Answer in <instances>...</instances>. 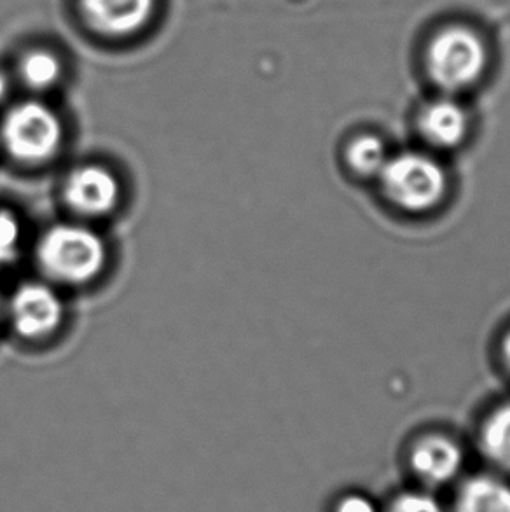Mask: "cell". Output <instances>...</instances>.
<instances>
[{"mask_svg":"<svg viewBox=\"0 0 510 512\" xmlns=\"http://www.w3.org/2000/svg\"><path fill=\"white\" fill-rule=\"evenodd\" d=\"M35 263L42 278L56 287H86L102 277L109 245L90 222H56L35 243Z\"/></svg>","mask_w":510,"mask_h":512,"instance_id":"cell-1","label":"cell"},{"mask_svg":"<svg viewBox=\"0 0 510 512\" xmlns=\"http://www.w3.org/2000/svg\"><path fill=\"white\" fill-rule=\"evenodd\" d=\"M65 125L60 114L41 100L11 105L0 119V146L23 167H42L62 153Z\"/></svg>","mask_w":510,"mask_h":512,"instance_id":"cell-2","label":"cell"},{"mask_svg":"<svg viewBox=\"0 0 510 512\" xmlns=\"http://www.w3.org/2000/svg\"><path fill=\"white\" fill-rule=\"evenodd\" d=\"M486 65V44L470 28H446L428 46V74L446 95L469 90L483 77Z\"/></svg>","mask_w":510,"mask_h":512,"instance_id":"cell-3","label":"cell"},{"mask_svg":"<svg viewBox=\"0 0 510 512\" xmlns=\"http://www.w3.org/2000/svg\"><path fill=\"white\" fill-rule=\"evenodd\" d=\"M386 198L406 212H427L444 198L448 179L441 163L425 153H400L380 173Z\"/></svg>","mask_w":510,"mask_h":512,"instance_id":"cell-4","label":"cell"},{"mask_svg":"<svg viewBox=\"0 0 510 512\" xmlns=\"http://www.w3.org/2000/svg\"><path fill=\"white\" fill-rule=\"evenodd\" d=\"M4 317L21 340L30 343L49 340L67 319L62 289L44 278L21 282L6 299Z\"/></svg>","mask_w":510,"mask_h":512,"instance_id":"cell-5","label":"cell"},{"mask_svg":"<svg viewBox=\"0 0 510 512\" xmlns=\"http://www.w3.org/2000/svg\"><path fill=\"white\" fill-rule=\"evenodd\" d=\"M63 203L79 221L90 222L114 214L123 200V182L104 163H83L63 180Z\"/></svg>","mask_w":510,"mask_h":512,"instance_id":"cell-6","label":"cell"},{"mask_svg":"<svg viewBox=\"0 0 510 512\" xmlns=\"http://www.w3.org/2000/svg\"><path fill=\"white\" fill-rule=\"evenodd\" d=\"M418 128L428 146L455 149L469 130V114L456 98L442 95L421 109Z\"/></svg>","mask_w":510,"mask_h":512,"instance_id":"cell-7","label":"cell"},{"mask_svg":"<svg viewBox=\"0 0 510 512\" xmlns=\"http://www.w3.org/2000/svg\"><path fill=\"white\" fill-rule=\"evenodd\" d=\"M156 0H81L84 18L91 27L107 35H130L144 28Z\"/></svg>","mask_w":510,"mask_h":512,"instance_id":"cell-8","label":"cell"},{"mask_svg":"<svg viewBox=\"0 0 510 512\" xmlns=\"http://www.w3.org/2000/svg\"><path fill=\"white\" fill-rule=\"evenodd\" d=\"M411 464L416 476L427 485H446L462 469L463 453L448 437H425L416 444Z\"/></svg>","mask_w":510,"mask_h":512,"instance_id":"cell-9","label":"cell"},{"mask_svg":"<svg viewBox=\"0 0 510 512\" xmlns=\"http://www.w3.org/2000/svg\"><path fill=\"white\" fill-rule=\"evenodd\" d=\"M456 512H510V486L491 476L470 479L460 490Z\"/></svg>","mask_w":510,"mask_h":512,"instance_id":"cell-10","label":"cell"},{"mask_svg":"<svg viewBox=\"0 0 510 512\" xmlns=\"http://www.w3.org/2000/svg\"><path fill=\"white\" fill-rule=\"evenodd\" d=\"M481 444L491 464L510 472V404L490 416L484 425Z\"/></svg>","mask_w":510,"mask_h":512,"instance_id":"cell-11","label":"cell"},{"mask_svg":"<svg viewBox=\"0 0 510 512\" xmlns=\"http://www.w3.org/2000/svg\"><path fill=\"white\" fill-rule=\"evenodd\" d=\"M20 77L32 90H49L62 79V62L48 49H34L23 56Z\"/></svg>","mask_w":510,"mask_h":512,"instance_id":"cell-12","label":"cell"},{"mask_svg":"<svg viewBox=\"0 0 510 512\" xmlns=\"http://www.w3.org/2000/svg\"><path fill=\"white\" fill-rule=\"evenodd\" d=\"M390 160V154L385 144L373 135H364L353 140L352 146L348 149V163L353 172L364 175V177H380L383 168Z\"/></svg>","mask_w":510,"mask_h":512,"instance_id":"cell-13","label":"cell"},{"mask_svg":"<svg viewBox=\"0 0 510 512\" xmlns=\"http://www.w3.org/2000/svg\"><path fill=\"white\" fill-rule=\"evenodd\" d=\"M25 229L13 210L0 208V266L13 263L20 256Z\"/></svg>","mask_w":510,"mask_h":512,"instance_id":"cell-14","label":"cell"},{"mask_svg":"<svg viewBox=\"0 0 510 512\" xmlns=\"http://www.w3.org/2000/svg\"><path fill=\"white\" fill-rule=\"evenodd\" d=\"M390 512H444L439 502L427 493H406L393 502Z\"/></svg>","mask_w":510,"mask_h":512,"instance_id":"cell-15","label":"cell"},{"mask_svg":"<svg viewBox=\"0 0 510 512\" xmlns=\"http://www.w3.org/2000/svg\"><path fill=\"white\" fill-rule=\"evenodd\" d=\"M336 512H378L371 500L362 495H350L339 502Z\"/></svg>","mask_w":510,"mask_h":512,"instance_id":"cell-16","label":"cell"},{"mask_svg":"<svg viewBox=\"0 0 510 512\" xmlns=\"http://www.w3.org/2000/svg\"><path fill=\"white\" fill-rule=\"evenodd\" d=\"M7 91H9V86H7L6 77L0 74V102L7 97Z\"/></svg>","mask_w":510,"mask_h":512,"instance_id":"cell-17","label":"cell"},{"mask_svg":"<svg viewBox=\"0 0 510 512\" xmlns=\"http://www.w3.org/2000/svg\"><path fill=\"white\" fill-rule=\"evenodd\" d=\"M504 357H505V362H507V366L510 367V333L507 334V338H505Z\"/></svg>","mask_w":510,"mask_h":512,"instance_id":"cell-18","label":"cell"},{"mask_svg":"<svg viewBox=\"0 0 510 512\" xmlns=\"http://www.w3.org/2000/svg\"><path fill=\"white\" fill-rule=\"evenodd\" d=\"M4 310H6V299H4L2 291H0V320L4 319Z\"/></svg>","mask_w":510,"mask_h":512,"instance_id":"cell-19","label":"cell"}]
</instances>
